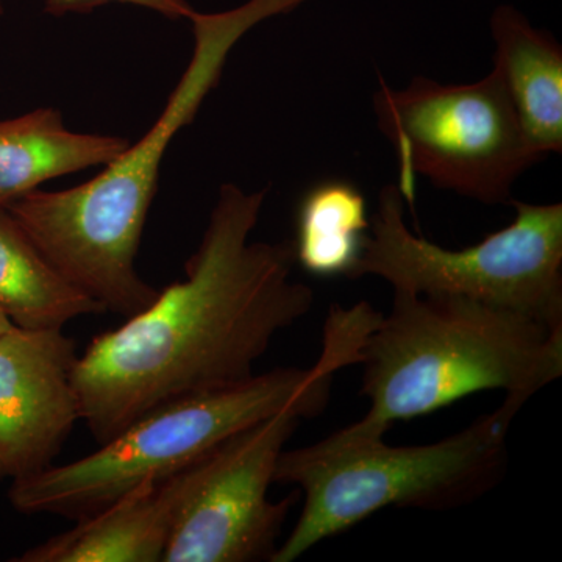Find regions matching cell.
Returning <instances> with one entry per match:
<instances>
[{
    "label": "cell",
    "instance_id": "1",
    "mask_svg": "<svg viewBox=\"0 0 562 562\" xmlns=\"http://www.w3.org/2000/svg\"><path fill=\"white\" fill-rule=\"evenodd\" d=\"M266 195L222 184L184 279L79 355L80 420L99 446L162 405L246 382L273 338L312 312L292 244L250 241Z\"/></svg>",
    "mask_w": 562,
    "mask_h": 562
},
{
    "label": "cell",
    "instance_id": "2",
    "mask_svg": "<svg viewBox=\"0 0 562 562\" xmlns=\"http://www.w3.org/2000/svg\"><path fill=\"white\" fill-rule=\"evenodd\" d=\"M308 0H247L221 13L194 11V49L160 116L143 138L90 181L61 191L36 190L5 209L63 280L128 319L157 297L136 257L166 151L220 85L228 55L246 33Z\"/></svg>",
    "mask_w": 562,
    "mask_h": 562
},
{
    "label": "cell",
    "instance_id": "3",
    "mask_svg": "<svg viewBox=\"0 0 562 562\" xmlns=\"http://www.w3.org/2000/svg\"><path fill=\"white\" fill-rule=\"evenodd\" d=\"M371 303L333 305L324 346L312 368L255 373L224 390L168 403L128 425L95 452L68 464L13 480L11 506L22 514L87 519L146 480L179 472L225 439L284 412L319 416L331 397L336 373L358 364L369 333L380 321Z\"/></svg>",
    "mask_w": 562,
    "mask_h": 562
},
{
    "label": "cell",
    "instance_id": "4",
    "mask_svg": "<svg viewBox=\"0 0 562 562\" xmlns=\"http://www.w3.org/2000/svg\"><path fill=\"white\" fill-rule=\"evenodd\" d=\"M362 420L390 430L483 391L530 398L562 375V327L457 295L394 291L358 357Z\"/></svg>",
    "mask_w": 562,
    "mask_h": 562
},
{
    "label": "cell",
    "instance_id": "5",
    "mask_svg": "<svg viewBox=\"0 0 562 562\" xmlns=\"http://www.w3.org/2000/svg\"><path fill=\"white\" fill-rule=\"evenodd\" d=\"M528 398L506 395L495 412L427 446L392 447L387 430L355 422L328 438L281 452L273 483L294 484L305 503L271 562H292L317 543L390 508L446 512L501 482L514 417Z\"/></svg>",
    "mask_w": 562,
    "mask_h": 562
},
{
    "label": "cell",
    "instance_id": "6",
    "mask_svg": "<svg viewBox=\"0 0 562 562\" xmlns=\"http://www.w3.org/2000/svg\"><path fill=\"white\" fill-rule=\"evenodd\" d=\"M509 203L508 227L450 250L406 227L405 199L386 184L350 280L380 277L394 291L457 295L562 327V205Z\"/></svg>",
    "mask_w": 562,
    "mask_h": 562
},
{
    "label": "cell",
    "instance_id": "7",
    "mask_svg": "<svg viewBox=\"0 0 562 562\" xmlns=\"http://www.w3.org/2000/svg\"><path fill=\"white\" fill-rule=\"evenodd\" d=\"M373 110L394 149L395 184L409 206L416 201L417 177L486 205L509 203L517 179L542 161L494 70L465 85L419 76L397 90L380 80Z\"/></svg>",
    "mask_w": 562,
    "mask_h": 562
},
{
    "label": "cell",
    "instance_id": "8",
    "mask_svg": "<svg viewBox=\"0 0 562 562\" xmlns=\"http://www.w3.org/2000/svg\"><path fill=\"white\" fill-rule=\"evenodd\" d=\"M302 417L284 412L192 462L162 562L272 561L299 492L269 501L277 462Z\"/></svg>",
    "mask_w": 562,
    "mask_h": 562
},
{
    "label": "cell",
    "instance_id": "9",
    "mask_svg": "<svg viewBox=\"0 0 562 562\" xmlns=\"http://www.w3.org/2000/svg\"><path fill=\"white\" fill-rule=\"evenodd\" d=\"M77 342L65 328L14 325L0 338V479L54 464L80 420Z\"/></svg>",
    "mask_w": 562,
    "mask_h": 562
},
{
    "label": "cell",
    "instance_id": "10",
    "mask_svg": "<svg viewBox=\"0 0 562 562\" xmlns=\"http://www.w3.org/2000/svg\"><path fill=\"white\" fill-rule=\"evenodd\" d=\"M187 468L146 480L13 562H162L187 487Z\"/></svg>",
    "mask_w": 562,
    "mask_h": 562
},
{
    "label": "cell",
    "instance_id": "11",
    "mask_svg": "<svg viewBox=\"0 0 562 562\" xmlns=\"http://www.w3.org/2000/svg\"><path fill=\"white\" fill-rule=\"evenodd\" d=\"M494 70L531 150L541 160L562 151V49L524 13L501 5L491 16Z\"/></svg>",
    "mask_w": 562,
    "mask_h": 562
},
{
    "label": "cell",
    "instance_id": "12",
    "mask_svg": "<svg viewBox=\"0 0 562 562\" xmlns=\"http://www.w3.org/2000/svg\"><path fill=\"white\" fill-rule=\"evenodd\" d=\"M128 144L122 136L70 131L54 106L0 121V206L46 181L106 166Z\"/></svg>",
    "mask_w": 562,
    "mask_h": 562
},
{
    "label": "cell",
    "instance_id": "13",
    "mask_svg": "<svg viewBox=\"0 0 562 562\" xmlns=\"http://www.w3.org/2000/svg\"><path fill=\"white\" fill-rule=\"evenodd\" d=\"M0 310L22 328H65L105 313L61 279L5 206H0Z\"/></svg>",
    "mask_w": 562,
    "mask_h": 562
},
{
    "label": "cell",
    "instance_id": "14",
    "mask_svg": "<svg viewBox=\"0 0 562 562\" xmlns=\"http://www.w3.org/2000/svg\"><path fill=\"white\" fill-rule=\"evenodd\" d=\"M371 220L353 183L324 180L303 195L295 220V262L312 276L347 277L357 269Z\"/></svg>",
    "mask_w": 562,
    "mask_h": 562
},
{
    "label": "cell",
    "instance_id": "15",
    "mask_svg": "<svg viewBox=\"0 0 562 562\" xmlns=\"http://www.w3.org/2000/svg\"><path fill=\"white\" fill-rule=\"evenodd\" d=\"M3 0H0V13H2ZM122 3V5L139 7L161 14L168 20H190L194 9L187 0H44V11L52 16H66V14H88L92 11Z\"/></svg>",
    "mask_w": 562,
    "mask_h": 562
},
{
    "label": "cell",
    "instance_id": "16",
    "mask_svg": "<svg viewBox=\"0 0 562 562\" xmlns=\"http://www.w3.org/2000/svg\"><path fill=\"white\" fill-rule=\"evenodd\" d=\"M13 327V322H11L10 317L0 310V338H2V336Z\"/></svg>",
    "mask_w": 562,
    "mask_h": 562
}]
</instances>
